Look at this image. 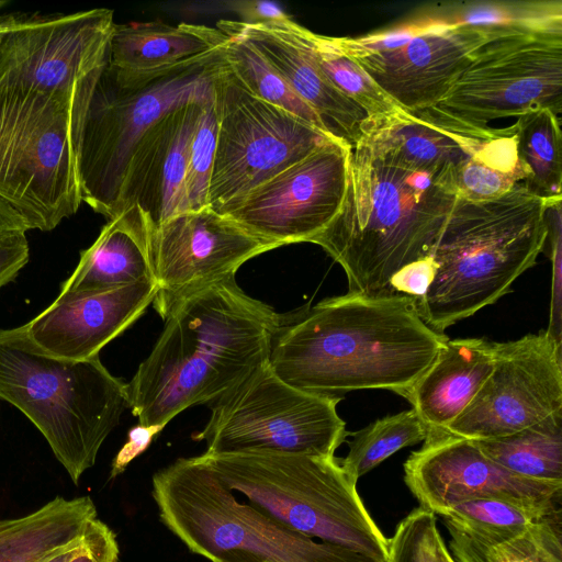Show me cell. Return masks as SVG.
I'll list each match as a JSON object with an SVG mask.
<instances>
[{
	"instance_id": "cell-13",
	"label": "cell",
	"mask_w": 562,
	"mask_h": 562,
	"mask_svg": "<svg viewBox=\"0 0 562 562\" xmlns=\"http://www.w3.org/2000/svg\"><path fill=\"white\" fill-rule=\"evenodd\" d=\"M350 154L331 139L217 212L277 248L311 243L341 207Z\"/></svg>"
},
{
	"instance_id": "cell-12",
	"label": "cell",
	"mask_w": 562,
	"mask_h": 562,
	"mask_svg": "<svg viewBox=\"0 0 562 562\" xmlns=\"http://www.w3.org/2000/svg\"><path fill=\"white\" fill-rule=\"evenodd\" d=\"M215 103L218 132L207 201L216 212L336 139L251 94L227 64L215 82Z\"/></svg>"
},
{
	"instance_id": "cell-11",
	"label": "cell",
	"mask_w": 562,
	"mask_h": 562,
	"mask_svg": "<svg viewBox=\"0 0 562 562\" xmlns=\"http://www.w3.org/2000/svg\"><path fill=\"white\" fill-rule=\"evenodd\" d=\"M540 25L448 24L424 19L360 37H336L340 48L402 110L418 113L437 104L491 40Z\"/></svg>"
},
{
	"instance_id": "cell-24",
	"label": "cell",
	"mask_w": 562,
	"mask_h": 562,
	"mask_svg": "<svg viewBox=\"0 0 562 562\" xmlns=\"http://www.w3.org/2000/svg\"><path fill=\"white\" fill-rule=\"evenodd\" d=\"M226 37L216 27L189 23L114 24L108 61L131 71L167 68L218 48Z\"/></svg>"
},
{
	"instance_id": "cell-9",
	"label": "cell",
	"mask_w": 562,
	"mask_h": 562,
	"mask_svg": "<svg viewBox=\"0 0 562 562\" xmlns=\"http://www.w3.org/2000/svg\"><path fill=\"white\" fill-rule=\"evenodd\" d=\"M533 109L562 112V20L483 44L445 97L414 115L453 134L491 139L505 128L488 122Z\"/></svg>"
},
{
	"instance_id": "cell-23",
	"label": "cell",
	"mask_w": 562,
	"mask_h": 562,
	"mask_svg": "<svg viewBox=\"0 0 562 562\" xmlns=\"http://www.w3.org/2000/svg\"><path fill=\"white\" fill-rule=\"evenodd\" d=\"M97 517L90 496H56L27 515L0 519V562H44L77 546Z\"/></svg>"
},
{
	"instance_id": "cell-17",
	"label": "cell",
	"mask_w": 562,
	"mask_h": 562,
	"mask_svg": "<svg viewBox=\"0 0 562 562\" xmlns=\"http://www.w3.org/2000/svg\"><path fill=\"white\" fill-rule=\"evenodd\" d=\"M157 291L151 280L98 292H59L24 326L45 352L69 360L90 359L145 313Z\"/></svg>"
},
{
	"instance_id": "cell-1",
	"label": "cell",
	"mask_w": 562,
	"mask_h": 562,
	"mask_svg": "<svg viewBox=\"0 0 562 562\" xmlns=\"http://www.w3.org/2000/svg\"><path fill=\"white\" fill-rule=\"evenodd\" d=\"M448 339L405 295L348 292L285 317L269 357L285 383L316 394L384 389L406 396Z\"/></svg>"
},
{
	"instance_id": "cell-34",
	"label": "cell",
	"mask_w": 562,
	"mask_h": 562,
	"mask_svg": "<svg viewBox=\"0 0 562 562\" xmlns=\"http://www.w3.org/2000/svg\"><path fill=\"white\" fill-rule=\"evenodd\" d=\"M218 113L215 98L201 112L191 138L184 176V200L187 211H199L209 206V188L217 144Z\"/></svg>"
},
{
	"instance_id": "cell-6",
	"label": "cell",
	"mask_w": 562,
	"mask_h": 562,
	"mask_svg": "<svg viewBox=\"0 0 562 562\" xmlns=\"http://www.w3.org/2000/svg\"><path fill=\"white\" fill-rule=\"evenodd\" d=\"M0 400L33 423L76 485L130 408L126 383L99 356H52L31 340L24 325L0 329Z\"/></svg>"
},
{
	"instance_id": "cell-42",
	"label": "cell",
	"mask_w": 562,
	"mask_h": 562,
	"mask_svg": "<svg viewBox=\"0 0 562 562\" xmlns=\"http://www.w3.org/2000/svg\"><path fill=\"white\" fill-rule=\"evenodd\" d=\"M30 229L24 217L9 203L0 199V239Z\"/></svg>"
},
{
	"instance_id": "cell-43",
	"label": "cell",
	"mask_w": 562,
	"mask_h": 562,
	"mask_svg": "<svg viewBox=\"0 0 562 562\" xmlns=\"http://www.w3.org/2000/svg\"><path fill=\"white\" fill-rule=\"evenodd\" d=\"M79 544H80V542L75 547L65 549V550L54 554L53 557L48 558L44 562H68L70 560V558L75 554Z\"/></svg>"
},
{
	"instance_id": "cell-21",
	"label": "cell",
	"mask_w": 562,
	"mask_h": 562,
	"mask_svg": "<svg viewBox=\"0 0 562 562\" xmlns=\"http://www.w3.org/2000/svg\"><path fill=\"white\" fill-rule=\"evenodd\" d=\"M150 229L147 217L136 205L110 218L94 243L80 252L79 262L61 284L60 293L98 292L154 280Z\"/></svg>"
},
{
	"instance_id": "cell-22",
	"label": "cell",
	"mask_w": 562,
	"mask_h": 562,
	"mask_svg": "<svg viewBox=\"0 0 562 562\" xmlns=\"http://www.w3.org/2000/svg\"><path fill=\"white\" fill-rule=\"evenodd\" d=\"M487 140L453 134L400 111L371 125L359 142L390 155L411 169L437 176L443 186L451 171L477 153Z\"/></svg>"
},
{
	"instance_id": "cell-19",
	"label": "cell",
	"mask_w": 562,
	"mask_h": 562,
	"mask_svg": "<svg viewBox=\"0 0 562 562\" xmlns=\"http://www.w3.org/2000/svg\"><path fill=\"white\" fill-rule=\"evenodd\" d=\"M216 29L236 33L254 44L295 94L313 110L330 136L351 148L361 139L369 119L323 74L315 60L310 30L293 20L263 25L220 20Z\"/></svg>"
},
{
	"instance_id": "cell-3",
	"label": "cell",
	"mask_w": 562,
	"mask_h": 562,
	"mask_svg": "<svg viewBox=\"0 0 562 562\" xmlns=\"http://www.w3.org/2000/svg\"><path fill=\"white\" fill-rule=\"evenodd\" d=\"M454 201L437 176L358 142L341 207L311 243L341 266L348 292L395 295L391 278L432 256Z\"/></svg>"
},
{
	"instance_id": "cell-46",
	"label": "cell",
	"mask_w": 562,
	"mask_h": 562,
	"mask_svg": "<svg viewBox=\"0 0 562 562\" xmlns=\"http://www.w3.org/2000/svg\"><path fill=\"white\" fill-rule=\"evenodd\" d=\"M5 3H7L5 1H0V8H1L2 5H4Z\"/></svg>"
},
{
	"instance_id": "cell-20",
	"label": "cell",
	"mask_w": 562,
	"mask_h": 562,
	"mask_svg": "<svg viewBox=\"0 0 562 562\" xmlns=\"http://www.w3.org/2000/svg\"><path fill=\"white\" fill-rule=\"evenodd\" d=\"M495 342L447 339L405 398L429 430H445L468 407L493 370Z\"/></svg>"
},
{
	"instance_id": "cell-41",
	"label": "cell",
	"mask_w": 562,
	"mask_h": 562,
	"mask_svg": "<svg viewBox=\"0 0 562 562\" xmlns=\"http://www.w3.org/2000/svg\"><path fill=\"white\" fill-rule=\"evenodd\" d=\"M231 10L239 22L247 25H263L292 20L281 7L273 1L247 0L228 2Z\"/></svg>"
},
{
	"instance_id": "cell-5",
	"label": "cell",
	"mask_w": 562,
	"mask_h": 562,
	"mask_svg": "<svg viewBox=\"0 0 562 562\" xmlns=\"http://www.w3.org/2000/svg\"><path fill=\"white\" fill-rule=\"evenodd\" d=\"M549 204L521 183L493 200L456 196L431 256L434 280L414 300L420 318L443 334L507 294L546 246Z\"/></svg>"
},
{
	"instance_id": "cell-31",
	"label": "cell",
	"mask_w": 562,
	"mask_h": 562,
	"mask_svg": "<svg viewBox=\"0 0 562 562\" xmlns=\"http://www.w3.org/2000/svg\"><path fill=\"white\" fill-rule=\"evenodd\" d=\"M311 41L315 60L323 74L336 89L366 112L369 119L367 130L404 111L340 48L336 37L311 32Z\"/></svg>"
},
{
	"instance_id": "cell-32",
	"label": "cell",
	"mask_w": 562,
	"mask_h": 562,
	"mask_svg": "<svg viewBox=\"0 0 562 562\" xmlns=\"http://www.w3.org/2000/svg\"><path fill=\"white\" fill-rule=\"evenodd\" d=\"M560 509L520 535L492 546H474L451 533L456 557L471 562H562Z\"/></svg>"
},
{
	"instance_id": "cell-27",
	"label": "cell",
	"mask_w": 562,
	"mask_h": 562,
	"mask_svg": "<svg viewBox=\"0 0 562 562\" xmlns=\"http://www.w3.org/2000/svg\"><path fill=\"white\" fill-rule=\"evenodd\" d=\"M522 186L549 203L562 201V137L560 116L549 109H533L512 126Z\"/></svg>"
},
{
	"instance_id": "cell-2",
	"label": "cell",
	"mask_w": 562,
	"mask_h": 562,
	"mask_svg": "<svg viewBox=\"0 0 562 562\" xmlns=\"http://www.w3.org/2000/svg\"><path fill=\"white\" fill-rule=\"evenodd\" d=\"M164 319L150 353L126 383L138 424L162 428L266 366L282 315L231 278L180 299Z\"/></svg>"
},
{
	"instance_id": "cell-33",
	"label": "cell",
	"mask_w": 562,
	"mask_h": 562,
	"mask_svg": "<svg viewBox=\"0 0 562 562\" xmlns=\"http://www.w3.org/2000/svg\"><path fill=\"white\" fill-rule=\"evenodd\" d=\"M428 19L481 26L542 25L562 20L561 0L480 1L436 10Z\"/></svg>"
},
{
	"instance_id": "cell-18",
	"label": "cell",
	"mask_w": 562,
	"mask_h": 562,
	"mask_svg": "<svg viewBox=\"0 0 562 562\" xmlns=\"http://www.w3.org/2000/svg\"><path fill=\"white\" fill-rule=\"evenodd\" d=\"M207 102H192L167 112L139 138L122 178L116 215L136 205L153 229L188 212L183 183L189 145Z\"/></svg>"
},
{
	"instance_id": "cell-38",
	"label": "cell",
	"mask_w": 562,
	"mask_h": 562,
	"mask_svg": "<svg viewBox=\"0 0 562 562\" xmlns=\"http://www.w3.org/2000/svg\"><path fill=\"white\" fill-rule=\"evenodd\" d=\"M436 272L432 257L409 263L397 271L390 280L393 294L409 296L414 300L422 297L431 284Z\"/></svg>"
},
{
	"instance_id": "cell-26",
	"label": "cell",
	"mask_w": 562,
	"mask_h": 562,
	"mask_svg": "<svg viewBox=\"0 0 562 562\" xmlns=\"http://www.w3.org/2000/svg\"><path fill=\"white\" fill-rule=\"evenodd\" d=\"M557 504L484 497L458 503L439 515L446 520L450 533L474 546H492L520 535L559 510Z\"/></svg>"
},
{
	"instance_id": "cell-44",
	"label": "cell",
	"mask_w": 562,
	"mask_h": 562,
	"mask_svg": "<svg viewBox=\"0 0 562 562\" xmlns=\"http://www.w3.org/2000/svg\"><path fill=\"white\" fill-rule=\"evenodd\" d=\"M435 562H457L449 553L442 538L438 542Z\"/></svg>"
},
{
	"instance_id": "cell-25",
	"label": "cell",
	"mask_w": 562,
	"mask_h": 562,
	"mask_svg": "<svg viewBox=\"0 0 562 562\" xmlns=\"http://www.w3.org/2000/svg\"><path fill=\"white\" fill-rule=\"evenodd\" d=\"M474 442L488 459L517 475L562 484V411L510 435Z\"/></svg>"
},
{
	"instance_id": "cell-15",
	"label": "cell",
	"mask_w": 562,
	"mask_h": 562,
	"mask_svg": "<svg viewBox=\"0 0 562 562\" xmlns=\"http://www.w3.org/2000/svg\"><path fill=\"white\" fill-rule=\"evenodd\" d=\"M149 248L158 286L153 304L164 318L180 299L235 278L243 263L277 246L206 206L150 229Z\"/></svg>"
},
{
	"instance_id": "cell-47",
	"label": "cell",
	"mask_w": 562,
	"mask_h": 562,
	"mask_svg": "<svg viewBox=\"0 0 562 562\" xmlns=\"http://www.w3.org/2000/svg\"><path fill=\"white\" fill-rule=\"evenodd\" d=\"M0 34H1V18H0Z\"/></svg>"
},
{
	"instance_id": "cell-7",
	"label": "cell",
	"mask_w": 562,
	"mask_h": 562,
	"mask_svg": "<svg viewBox=\"0 0 562 562\" xmlns=\"http://www.w3.org/2000/svg\"><path fill=\"white\" fill-rule=\"evenodd\" d=\"M162 524L211 562H381L293 531L239 499L199 456L153 475Z\"/></svg>"
},
{
	"instance_id": "cell-40",
	"label": "cell",
	"mask_w": 562,
	"mask_h": 562,
	"mask_svg": "<svg viewBox=\"0 0 562 562\" xmlns=\"http://www.w3.org/2000/svg\"><path fill=\"white\" fill-rule=\"evenodd\" d=\"M162 429L159 426H144L140 424L131 428L126 442L112 461L110 477L114 479L122 474L127 465L149 447Z\"/></svg>"
},
{
	"instance_id": "cell-28",
	"label": "cell",
	"mask_w": 562,
	"mask_h": 562,
	"mask_svg": "<svg viewBox=\"0 0 562 562\" xmlns=\"http://www.w3.org/2000/svg\"><path fill=\"white\" fill-rule=\"evenodd\" d=\"M524 179L510 126L456 167L447 178L446 187L458 198L480 202L504 195Z\"/></svg>"
},
{
	"instance_id": "cell-4",
	"label": "cell",
	"mask_w": 562,
	"mask_h": 562,
	"mask_svg": "<svg viewBox=\"0 0 562 562\" xmlns=\"http://www.w3.org/2000/svg\"><path fill=\"white\" fill-rule=\"evenodd\" d=\"M222 45L150 71L122 69L106 57L76 85L70 139L82 202L108 220L116 215L127 161L145 132L178 106L215 98L216 79L226 66Z\"/></svg>"
},
{
	"instance_id": "cell-37",
	"label": "cell",
	"mask_w": 562,
	"mask_h": 562,
	"mask_svg": "<svg viewBox=\"0 0 562 562\" xmlns=\"http://www.w3.org/2000/svg\"><path fill=\"white\" fill-rule=\"evenodd\" d=\"M114 531L98 517L89 522L75 554L68 562H119Z\"/></svg>"
},
{
	"instance_id": "cell-8",
	"label": "cell",
	"mask_w": 562,
	"mask_h": 562,
	"mask_svg": "<svg viewBox=\"0 0 562 562\" xmlns=\"http://www.w3.org/2000/svg\"><path fill=\"white\" fill-rule=\"evenodd\" d=\"M199 458L243 501L286 528L385 562L389 539L335 457L204 452Z\"/></svg>"
},
{
	"instance_id": "cell-14",
	"label": "cell",
	"mask_w": 562,
	"mask_h": 562,
	"mask_svg": "<svg viewBox=\"0 0 562 562\" xmlns=\"http://www.w3.org/2000/svg\"><path fill=\"white\" fill-rule=\"evenodd\" d=\"M562 411V345L546 330L495 342L494 367L445 430L468 440L497 438Z\"/></svg>"
},
{
	"instance_id": "cell-16",
	"label": "cell",
	"mask_w": 562,
	"mask_h": 562,
	"mask_svg": "<svg viewBox=\"0 0 562 562\" xmlns=\"http://www.w3.org/2000/svg\"><path fill=\"white\" fill-rule=\"evenodd\" d=\"M404 471L411 492L435 515L484 497L559 503L562 491V484L517 475L488 459L473 440L441 430H429L423 447L404 463Z\"/></svg>"
},
{
	"instance_id": "cell-36",
	"label": "cell",
	"mask_w": 562,
	"mask_h": 562,
	"mask_svg": "<svg viewBox=\"0 0 562 562\" xmlns=\"http://www.w3.org/2000/svg\"><path fill=\"white\" fill-rule=\"evenodd\" d=\"M561 202L547 207L548 238L552 262L551 302L549 326L546 333L562 345V211Z\"/></svg>"
},
{
	"instance_id": "cell-35",
	"label": "cell",
	"mask_w": 562,
	"mask_h": 562,
	"mask_svg": "<svg viewBox=\"0 0 562 562\" xmlns=\"http://www.w3.org/2000/svg\"><path fill=\"white\" fill-rule=\"evenodd\" d=\"M440 539L435 514L419 507L397 525L385 562H435Z\"/></svg>"
},
{
	"instance_id": "cell-39",
	"label": "cell",
	"mask_w": 562,
	"mask_h": 562,
	"mask_svg": "<svg viewBox=\"0 0 562 562\" xmlns=\"http://www.w3.org/2000/svg\"><path fill=\"white\" fill-rule=\"evenodd\" d=\"M29 241L25 233H18L0 239V289L11 282L27 263Z\"/></svg>"
},
{
	"instance_id": "cell-29",
	"label": "cell",
	"mask_w": 562,
	"mask_h": 562,
	"mask_svg": "<svg viewBox=\"0 0 562 562\" xmlns=\"http://www.w3.org/2000/svg\"><path fill=\"white\" fill-rule=\"evenodd\" d=\"M223 33L227 36L222 45L226 64L247 91L327 133L313 110L295 94L254 44L236 33Z\"/></svg>"
},
{
	"instance_id": "cell-30",
	"label": "cell",
	"mask_w": 562,
	"mask_h": 562,
	"mask_svg": "<svg viewBox=\"0 0 562 562\" xmlns=\"http://www.w3.org/2000/svg\"><path fill=\"white\" fill-rule=\"evenodd\" d=\"M429 429L413 409L385 416L351 434L349 451L340 461L347 475L358 479L402 448L424 441Z\"/></svg>"
},
{
	"instance_id": "cell-10",
	"label": "cell",
	"mask_w": 562,
	"mask_h": 562,
	"mask_svg": "<svg viewBox=\"0 0 562 562\" xmlns=\"http://www.w3.org/2000/svg\"><path fill=\"white\" fill-rule=\"evenodd\" d=\"M342 397L296 389L269 362L211 404L204 428L193 436L207 453H279L335 457L348 432L337 413Z\"/></svg>"
},
{
	"instance_id": "cell-45",
	"label": "cell",
	"mask_w": 562,
	"mask_h": 562,
	"mask_svg": "<svg viewBox=\"0 0 562 562\" xmlns=\"http://www.w3.org/2000/svg\"><path fill=\"white\" fill-rule=\"evenodd\" d=\"M456 558H457L458 562H471L468 559L462 558V557H456Z\"/></svg>"
}]
</instances>
